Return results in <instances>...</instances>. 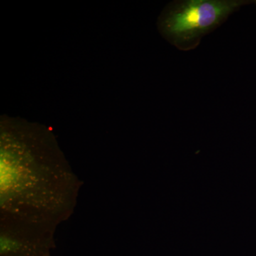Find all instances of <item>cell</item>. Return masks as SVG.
I'll return each instance as SVG.
<instances>
[{"label":"cell","mask_w":256,"mask_h":256,"mask_svg":"<svg viewBox=\"0 0 256 256\" xmlns=\"http://www.w3.org/2000/svg\"><path fill=\"white\" fill-rule=\"evenodd\" d=\"M1 220L54 234L77 203L82 182L50 129L22 120H2Z\"/></svg>","instance_id":"obj_1"},{"label":"cell","mask_w":256,"mask_h":256,"mask_svg":"<svg viewBox=\"0 0 256 256\" xmlns=\"http://www.w3.org/2000/svg\"><path fill=\"white\" fill-rule=\"evenodd\" d=\"M254 2H255V3H256V1Z\"/></svg>","instance_id":"obj_5"},{"label":"cell","mask_w":256,"mask_h":256,"mask_svg":"<svg viewBox=\"0 0 256 256\" xmlns=\"http://www.w3.org/2000/svg\"><path fill=\"white\" fill-rule=\"evenodd\" d=\"M44 256H50V254H46V255H45Z\"/></svg>","instance_id":"obj_4"},{"label":"cell","mask_w":256,"mask_h":256,"mask_svg":"<svg viewBox=\"0 0 256 256\" xmlns=\"http://www.w3.org/2000/svg\"><path fill=\"white\" fill-rule=\"evenodd\" d=\"M54 234L1 220L0 256H44L54 246Z\"/></svg>","instance_id":"obj_3"},{"label":"cell","mask_w":256,"mask_h":256,"mask_svg":"<svg viewBox=\"0 0 256 256\" xmlns=\"http://www.w3.org/2000/svg\"><path fill=\"white\" fill-rule=\"evenodd\" d=\"M248 0H176L158 20L160 34L181 50H194L204 36L218 28Z\"/></svg>","instance_id":"obj_2"}]
</instances>
